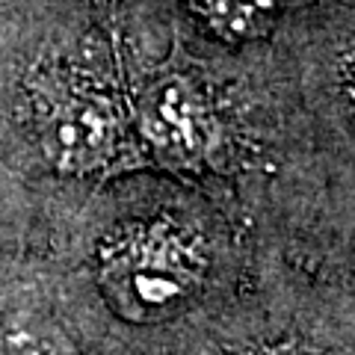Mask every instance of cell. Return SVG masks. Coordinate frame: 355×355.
I'll return each mask as SVG.
<instances>
[{
	"label": "cell",
	"instance_id": "obj_1",
	"mask_svg": "<svg viewBox=\"0 0 355 355\" xmlns=\"http://www.w3.org/2000/svg\"><path fill=\"white\" fill-rule=\"evenodd\" d=\"M116 133V113L104 98L71 92L48 110L42 146L60 169H92L113 154Z\"/></svg>",
	"mask_w": 355,
	"mask_h": 355
},
{
	"label": "cell",
	"instance_id": "obj_4",
	"mask_svg": "<svg viewBox=\"0 0 355 355\" xmlns=\"http://www.w3.org/2000/svg\"><path fill=\"white\" fill-rule=\"evenodd\" d=\"M0 355H71L57 340L30 329H6L0 335Z\"/></svg>",
	"mask_w": 355,
	"mask_h": 355
},
{
	"label": "cell",
	"instance_id": "obj_2",
	"mask_svg": "<svg viewBox=\"0 0 355 355\" xmlns=\"http://www.w3.org/2000/svg\"><path fill=\"white\" fill-rule=\"evenodd\" d=\"M142 128L154 146L178 160H190L202 154L207 142L205 107L198 101L196 89L178 77L148 92L146 107H142Z\"/></svg>",
	"mask_w": 355,
	"mask_h": 355
},
{
	"label": "cell",
	"instance_id": "obj_3",
	"mask_svg": "<svg viewBox=\"0 0 355 355\" xmlns=\"http://www.w3.org/2000/svg\"><path fill=\"white\" fill-rule=\"evenodd\" d=\"M113 291L133 314L157 317L178 305L190 291V275L184 266L172 263V254L163 249H142L125 258L110 272Z\"/></svg>",
	"mask_w": 355,
	"mask_h": 355
}]
</instances>
